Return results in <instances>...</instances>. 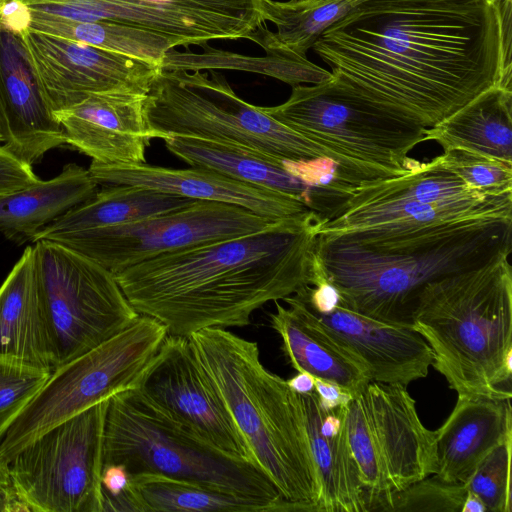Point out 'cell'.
I'll return each instance as SVG.
<instances>
[{"instance_id": "cell-39", "label": "cell", "mask_w": 512, "mask_h": 512, "mask_svg": "<svg viewBox=\"0 0 512 512\" xmlns=\"http://www.w3.org/2000/svg\"><path fill=\"white\" fill-rule=\"evenodd\" d=\"M130 474L121 464L104 465L101 473L102 495L116 497L123 493L129 484Z\"/></svg>"}, {"instance_id": "cell-6", "label": "cell", "mask_w": 512, "mask_h": 512, "mask_svg": "<svg viewBox=\"0 0 512 512\" xmlns=\"http://www.w3.org/2000/svg\"><path fill=\"white\" fill-rule=\"evenodd\" d=\"M144 113L159 139L190 136L247 147L281 160L330 158L366 181L389 170L331 150L290 129L240 98L225 78L161 67L144 99Z\"/></svg>"}, {"instance_id": "cell-8", "label": "cell", "mask_w": 512, "mask_h": 512, "mask_svg": "<svg viewBox=\"0 0 512 512\" xmlns=\"http://www.w3.org/2000/svg\"><path fill=\"white\" fill-rule=\"evenodd\" d=\"M166 336L163 324L139 315L113 338L55 369L3 433L0 462L7 466L49 428L116 393L136 388Z\"/></svg>"}, {"instance_id": "cell-29", "label": "cell", "mask_w": 512, "mask_h": 512, "mask_svg": "<svg viewBox=\"0 0 512 512\" xmlns=\"http://www.w3.org/2000/svg\"><path fill=\"white\" fill-rule=\"evenodd\" d=\"M196 200L133 185H104L89 200L44 227L33 239L140 221L186 207Z\"/></svg>"}, {"instance_id": "cell-20", "label": "cell", "mask_w": 512, "mask_h": 512, "mask_svg": "<svg viewBox=\"0 0 512 512\" xmlns=\"http://www.w3.org/2000/svg\"><path fill=\"white\" fill-rule=\"evenodd\" d=\"M0 123L3 146L32 165L66 144L46 105L19 36L0 22Z\"/></svg>"}, {"instance_id": "cell-44", "label": "cell", "mask_w": 512, "mask_h": 512, "mask_svg": "<svg viewBox=\"0 0 512 512\" xmlns=\"http://www.w3.org/2000/svg\"><path fill=\"white\" fill-rule=\"evenodd\" d=\"M3 142H4V136H3L2 127H1V123H0V145L3 144Z\"/></svg>"}, {"instance_id": "cell-11", "label": "cell", "mask_w": 512, "mask_h": 512, "mask_svg": "<svg viewBox=\"0 0 512 512\" xmlns=\"http://www.w3.org/2000/svg\"><path fill=\"white\" fill-rule=\"evenodd\" d=\"M32 244L54 370L113 338L139 317L111 271L59 243Z\"/></svg>"}, {"instance_id": "cell-35", "label": "cell", "mask_w": 512, "mask_h": 512, "mask_svg": "<svg viewBox=\"0 0 512 512\" xmlns=\"http://www.w3.org/2000/svg\"><path fill=\"white\" fill-rule=\"evenodd\" d=\"M51 373L50 370L0 355V439Z\"/></svg>"}, {"instance_id": "cell-15", "label": "cell", "mask_w": 512, "mask_h": 512, "mask_svg": "<svg viewBox=\"0 0 512 512\" xmlns=\"http://www.w3.org/2000/svg\"><path fill=\"white\" fill-rule=\"evenodd\" d=\"M28 11L75 21H109L166 38L173 46L248 39L265 20L262 0H15Z\"/></svg>"}, {"instance_id": "cell-30", "label": "cell", "mask_w": 512, "mask_h": 512, "mask_svg": "<svg viewBox=\"0 0 512 512\" xmlns=\"http://www.w3.org/2000/svg\"><path fill=\"white\" fill-rule=\"evenodd\" d=\"M367 0H262L265 21L277 28L272 33L265 25L249 40L306 57L319 37L336 21Z\"/></svg>"}, {"instance_id": "cell-36", "label": "cell", "mask_w": 512, "mask_h": 512, "mask_svg": "<svg viewBox=\"0 0 512 512\" xmlns=\"http://www.w3.org/2000/svg\"><path fill=\"white\" fill-rule=\"evenodd\" d=\"M433 475L399 492L389 512H460L467 492L464 483L447 482Z\"/></svg>"}, {"instance_id": "cell-33", "label": "cell", "mask_w": 512, "mask_h": 512, "mask_svg": "<svg viewBox=\"0 0 512 512\" xmlns=\"http://www.w3.org/2000/svg\"><path fill=\"white\" fill-rule=\"evenodd\" d=\"M512 436L496 446L476 467L464 483L490 512H511Z\"/></svg>"}, {"instance_id": "cell-26", "label": "cell", "mask_w": 512, "mask_h": 512, "mask_svg": "<svg viewBox=\"0 0 512 512\" xmlns=\"http://www.w3.org/2000/svg\"><path fill=\"white\" fill-rule=\"evenodd\" d=\"M0 355L51 372L55 368L33 245L25 248L0 286Z\"/></svg>"}, {"instance_id": "cell-18", "label": "cell", "mask_w": 512, "mask_h": 512, "mask_svg": "<svg viewBox=\"0 0 512 512\" xmlns=\"http://www.w3.org/2000/svg\"><path fill=\"white\" fill-rule=\"evenodd\" d=\"M145 95L92 93L53 112L66 144L103 165L146 163L150 141L159 135L144 113Z\"/></svg>"}, {"instance_id": "cell-24", "label": "cell", "mask_w": 512, "mask_h": 512, "mask_svg": "<svg viewBox=\"0 0 512 512\" xmlns=\"http://www.w3.org/2000/svg\"><path fill=\"white\" fill-rule=\"evenodd\" d=\"M295 398L320 482V512H368L348 440L347 405L326 410L315 391Z\"/></svg>"}, {"instance_id": "cell-23", "label": "cell", "mask_w": 512, "mask_h": 512, "mask_svg": "<svg viewBox=\"0 0 512 512\" xmlns=\"http://www.w3.org/2000/svg\"><path fill=\"white\" fill-rule=\"evenodd\" d=\"M275 301L270 325L282 340V351L297 372L332 381L352 397L370 380L362 360L334 336L313 313L300 292Z\"/></svg>"}, {"instance_id": "cell-16", "label": "cell", "mask_w": 512, "mask_h": 512, "mask_svg": "<svg viewBox=\"0 0 512 512\" xmlns=\"http://www.w3.org/2000/svg\"><path fill=\"white\" fill-rule=\"evenodd\" d=\"M17 35L52 113L92 93L146 95L161 69L134 57L27 27Z\"/></svg>"}, {"instance_id": "cell-28", "label": "cell", "mask_w": 512, "mask_h": 512, "mask_svg": "<svg viewBox=\"0 0 512 512\" xmlns=\"http://www.w3.org/2000/svg\"><path fill=\"white\" fill-rule=\"evenodd\" d=\"M425 140L512 163V89L492 86L427 128Z\"/></svg>"}, {"instance_id": "cell-32", "label": "cell", "mask_w": 512, "mask_h": 512, "mask_svg": "<svg viewBox=\"0 0 512 512\" xmlns=\"http://www.w3.org/2000/svg\"><path fill=\"white\" fill-rule=\"evenodd\" d=\"M25 28L134 57L162 67L172 44L163 36L109 21H75L28 11Z\"/></svg>"}, {"instance_id": "cell-12", "label": "cell", "mask_w": 512, "mask_h": 512, "mask_svg": "<svg viewBox=\"0 0 512 512\" xmlns=\"http://www.w3.org/2000/svg\"><path fill=\"white\" fill-rule=\"evenodd\" d=\"M512 218V193L483 194L447 169L440 156L404 174L359 186L318 235L369 227H403L477 218Z\"/></svg>"}, {"instance_id": "cell-1", "label": "cell", "mask_w": 512, "mask_h": 512, "mask_svg": "<svg viewBox=\"0 0 512 512\" xmlns=\"http://www.w3.org/2000/svg\"><path fill=\"white\" fill-rule=\"evenodd\" d=\"M312 48L338 83L430 128L512 89V0H367Z\"/></svg>"}, {"instance_id": "cell-5", "label": "cell", "mask_w": 512, "mask_h": 512, "mask_svg": "<svg viewBox=\"0 0 512 512\" xmlns=\"http://www.w3.org/2000/svg\"><path fill=\"white\" fill-rule=\"evenodd\" d=\"M510 253L428 283L411 314L433 366L460 395L511 398Z\"/></svg>"}, {"instance_id": "cell-27", "label": "cell", "mask_w": 512, "mask_h": 512, "mask_svg": "<svg viewBox=\"0 0 512 512\" xmlns=\"http://www.w3.org/2000/svg\"><path fill=\"white\" fill-rule=\"evenodd\" d=\"M97 190L89 170L69 163L49 180L0 196V233L17 245L32 242L44 227Z\"/></svg>"}, {"instance_id": "cell-3", "label": "cell", "mask_w": 512, "mask_h": 512, "mask_svg": "<svg viewBox=\"0 0 512 512\" xmlns=\"http://www.w3.org/2000/svg\"><path fill=\"white\" fill-rule=\"evenodd\" d=\"M512 218H477L320 234L316 252L340 305L412 326L423 288L511 253Z\"/></svg>"}, {"instance_id": "cell-10", "label": "cell", "mask_w": 512, "mask_h": 512, "mask_svg": "<svg viewBox=\"0 0 512 512\" xmlns=\"http://www.w3.org/2000/svg\"><path fill=\"white\" fill-rule=\"evenodd\" d=\"M261 109L290 129L345 156L404 174L426 127L349 90L333 78L294 86L282 104Z\"/></svg>"}, {"instance_id": "cell-40", "label": "cell", "mask_w": 512, "mask_h": 512, "mask_svg": "<svg viewBox=\"0 0 512 512\" xmlns=\"http://www.w3.org/2000/svg\"><path fill=\"white\" fill-rule=\"evenodd\" d=\"M35 512L31 504L17 491L11 480L0 483V512Z\"/></svg>"}, {"instance_id": "cell-45", "label": "cell", "mask_w": 512, "mask_h": 512, "mask_svg": "<svg viewBox=\"0 0 512 512\" xmlns=\"http://www.w3.org/2000/svg\"><path fill=\"white\" fill-rule=\"evenodd\" d=\"M1 5H2V0H0V19H1Z\"/></svg>"}, {"instance_id": "cell-25", "label": "cell", "mask_w": 512, "mask_h": 512, "mask_svg": "<svg viewBox=\"0 0 512 512\" xmlns=\"http://www.w3.org/2000/svg\"><path fill=\"white\" fill-rule=\"evenodd\" d=\"M511 398L460 395L454 409L435 431V475L465 483L479 463L512 436Z\"/></svg>"}, {"instance_id": "cell-2", "label": "cell", "mask_w": 512, "mask_h": 512, "mask_svg": "<svg viewBox=\"0 0 512 512\" xmlns=\"http://www.w3.org/2000/svg\"><path fill=\"white\" fill-rule=\"evenodd\" d=\"M314 211L275 220L239 237L178 250L113 273L139 315L168 335L245 327L253 313L313 285L318 225Z\"/></svg>"}, {"instance_id": "cell-21", "label": "cell", "mask_w": 512, "mask_h": 512, "mask_svg": "<svg viewBox=\"0 0 512 512\" xmlns=\"http://www.w3.org/2000/svg\"><path fill=\"white\" fill-rule=\"evenodd\" d=\"M311 310L334 336L362 360L371 382L407 386L428 375L434 355L412 326L380 321L340 304L328 314Z\"/></svg>"}, {"instance_id": "cell-4", "label": "cell", "mask_w": 512, "mask_h": 512, "mask_svg": "<svg viewBox=\"0 0 512 512\" xmlns=\"http://www.w3.org/2000/svg\"><path fill=\"white\" fill-rule=\"evenodd\" d=\"M254 462L296 512H320V482L295 393L261 361L256 341L227 328L189 337Z\"/></svg>"}, {"instance_id": "cell-42", "label": "cell", "mask_w": 512, "mask_h": 512, "mask_svg": "<svg viewBox=\"0 0 512 512\" xmlns=\"http://www.w3.org/2000/svg\"><path fill=\"white\" fill-rule=\"evenodd\" d=\"M460 512H487V508L475 493L467 491Z\"/></svg>"}, {"instance_id": "cell-17", "label": "cell", "mask_w": 512, "mask_h": 512, "mask_svg": "<svg viewBox=\"0 0 512 512\" xmlns=\"http://www.w3.org/2000/svg\"><path fill=\"white\" fill-rule=\"evenodd\" d=\"M136 388L152 404L215 448L254 462L189 338L167 334Z\"/></svg>"}, {"instance_id": "cell-34", "label": "cell", "mask_w": 512, "mask_h": 512, "mask_svg": "<svg viewBox=\"0 0 512 512\" xmlns=\"http://www.w3.org/2000/svg\"><path fill=\"white\" fill-rule=\"evenodd\" d=\"M440 159L447 169L477 192L512 193V163L464 149L446 150Z\"/></svg>"}, {"instance_id": "cell-7", "label": "cell", "mask_w": 512, "mask_h": 512, "mask_svg": "<svg viewBox=\"0 0 512 512\" xmlns=\"http://www.w3.org/2000/svg\"><path fill=\"white\" fill-rule=\"evenodd\" d=\"M103 438V466L121 464L130 475L160 474L254 500L272 512L294 511L256 463L215 448L137 388L108 399Z\"/></svg>"}, {"instance_id": "cell-19", "label": "cell", "mask_w": 512, "mask_h": 512, "mask_svg": "<svg viewBox=\"0 0 512 512\" xmlns=\"http://www.w3.org/2000/svg\"><path fill=\"white\" fill-rule=\"evenodd\" d=\"M88 170L98 185H133L196 201L227 203L274 220L310 210L284 193L201 167L177 169L146 163L103 165L91 162Z\"/></svg>"}, {"instance_id": "cell-38", "label": "cell", "mask_w": 512, "mask_h": 512, "mask_svg": "<svg viewBox=\"0 0 512 512\" xmlns=\"http://www.w3.org/2000/svg\"><path fill=\"white\" fill-rule=\"evenodd\" d=\"M315 393L319 403L326 410H332L347 405L352 395L338 384L314 377Z\"/></svg>"}, {"instance_id": "cell-22", "label": "cell", "mask_w": 512, "mask_h": 512, "mask_svg": "<svg viewBox=\"0 0 512 512\" xmlns=\"http://www.w3.org/2000/svg\"><path fill=\"white\" fill-rule=\"evenodd\" d=\"M164 143L172 154L190 166L289 195L323 220L333 217L350 196L309 185L287 172L283 160L247 147L190 136H171Z\"/></svg>"}, {"instance_id": "cell-43", "label": "cell", "mask_w": 512, "mask_h": 512, "mask_svg": "<svg viewBox=\"0 0 512 512\" xmlns=\"http://www.w3.org/2000/svg\"><path fill=\"white\" fill-rule=\"evenodd\" d=\"M10 481L9 471L6 465L0 462V483H7Z\"/></svg>"}, {"instance_id": "cell-9", "label": "cell", "mask_w": 512, "mask_h": 512, "mask_svg": "<svg viewBox=\"0 0 512 512\" xmlns=\"http://www.w3.org/2000/svg\"><path fill=\"white\" fill-rule=\"evenodd\" d=\"M346 426L368 512H389L399 492L435 474V431L406 386L369 382L347 404Z\"/></svg>"}, {"instance_id": "cell-31", "label": "cell", "mask_w": 512, "mask_h": 512, "mask_svg": "<svg viewBox=\"0 0 512 512\" xmlns=\"http://www.w3.org/2000/svg\"><path fill=\"white\" fill-rule=\"evenodd\" d=\"M123 496L132 512H272L254 500L155 473L130 475Z\"/></svg>"}, {"instance_id": "cell-13", "label": "cell", "mask_w": 512, "mask_h": 512, "mask_svg": "<svg viewBox=\"0 0 512 512\" xmlns=\"http://www.w3.org/2000/svg\"><path fill=\"white\" fill-rule=\"evenodd\" d=\"M107 401L49 428L7 464L12 484L35 512H103Z\"/></svg>"}, {"instance_id": "cell-37", "label": "cell", "mask_w": 512, "mask_h": 512, "mask_svg": "<svg viewBox=\"0 0 512 512\" xmlns=\"http://www.w3.org/2000/svg\"><path fill=\"white\" fill-rule=\"evenodd\" d=\"M32 165L22 161L0 145V196L36 183Z\"/></svg>"}, {"instance_id": "cell-41", "label": "cell", "mask_w": 512, "mask_h": 512, "mask_svg": "<svg viewBox=\"0 0 512 512\" xmlns=\"http://www.w3.org/2000/svg\"><path fill=\"white\" fill-rule=\"evenodd\" d=\"M288 387L297 394H309L315 391L314 376L307 372H298L286 380Z\"/></svg>"}, {"instance_id": "cell-14", "label": "cell", "mask_w": 512, "mask_h": 512, "mask_svg": "<svg viewBox=\"0 0 512 512\" xmlns=\"http://www.w3.org/2000/svg\"><path fill=\"white\" fill-rule=\"evenodd\" d=\"M274 221L236 205L195 201L140 221L60 234L48 241L85 255L114 273L166 253L255 233Z\"/></svg>"}]
</instances>
